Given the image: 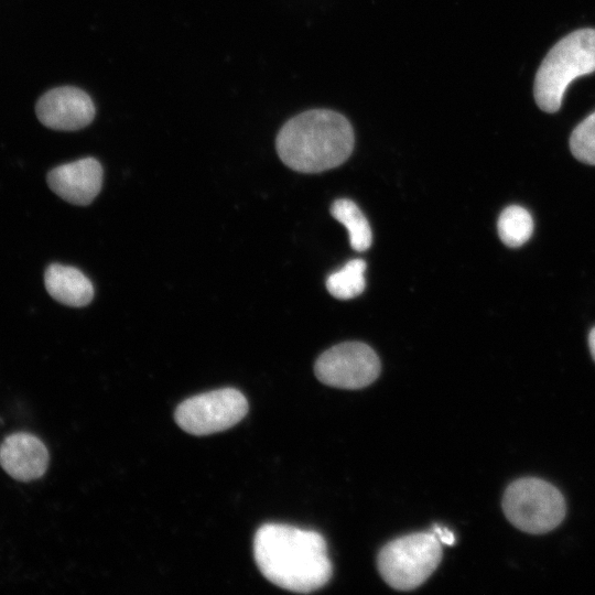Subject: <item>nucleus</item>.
<instances>
[{
    "mask_svg": "<svg viewBox=\"0 0 595 595\" xmlns=\"http://www.w3.org/2000/svg\"><path fill=\"white\" fill-rule=\"evenodd\" d=\"M253 556L269 582L295 593L323 587L333 572L324 538L286 524L260 527L253 539Z\"/></svg>",
    "mask_w": 595,
    "mask_h": 595,
    "instance_id": "1",
    "label": "nucleus"
},
{
    "mask_svg": "<svg viewBox=\"0 0 595 595\" xmlns=\"http://www.w3.org/2000/svg\"><path fill=\"white\" fill-rule=\"evenodd\" d=\"M355 134L348 119L329 109H311L286 121L275 139L281 161L302 173H318L343 164Z\"/></svg>",
    "mask_w": 595,
    "mask_h": 595,
    "instance_id": "2",
    "label": "nucleus"
},
{
    "mask_svg": "<svg viewBox=\"0 0 595 595\" xmlns=\"http://www.w3.org/2000/svg\"><path fill=\"white\" fill-rule=\"evenodd\" d=\"M595 72V30L582 29L560 40L542 61L534 79V98L543 111L560 109L573 79Z\"/></svg>",
    "mask_w": 595,
    "mask_h": 595,
    "instance_id": "3",
    "label": "nucleus"
},
{
    "mask_svg": "<svg viewBox=\"0 0 595 595\" xmlns=\"http://www.w3.org/2000/svg\"><path fill=\"white\" fill-rule=\"evenodd\" d=\"M442 559V543L432 531L408 534L387 543L377 558L382 580L398 591L421 586Z\"/></svg>",
    "mask_w": 595,
    "mask_h": 595,
    "instance_id": "4",
    "label": "nucleus"
},
{
    "mask_svg": "<svg viewBox=\"0 0 595 595\" xmlns=\"http://www.w3.org/2000/svg\"><path fill=\"white\" fill-rule=\"evenodd\" d=\"M506 518L519 530L541 534L556 528L566 512L562 494L538 478H521L511 483L502 498Z\"/></svg>",
    "mask_w": 595,
    "mask_h": 595,
    "instance_id": "5",
    "label": "nucleus"
},
{
    "mask_svg": "<svg viewBox=\"0 0 595 595\" xmlns=\"http://www.w3.org/2000/svg\"><path fill=\"white\" fill-rule=\"evenodd\" d=\"M247 412L246 397L237 389L223 388L186 399L177 405L174 418L185 432L208 435L236 425Z\"/></svg>",
    "mask_w": 595,
    "mask_h": 595,
    "instance_id": "6",
    "label": "nucleus"
},
{
    "mask_svg": "<svg viewBox=\"0 0 595 595\" xmlns=\"http://www.w3.org/2000/svg\"><path fill=\"white\" fill-rule=\"evenodd\" d=\"M374 349L360 342H347L325 350L315 361L314 372L324 385L339 389H360L380 374Z\"/></svg>",
    "mask_w": 595,
    "mask_h": 595,
    "instance_id": "7",
    "label": "nucleus"
},
{
    "mask_svg": "<svg viewBox=\"0 0 595 595\" xmlns=\"http://www.w3.org/2000/svg\"><path fill=\"white\" fill-rule=\"evenodd\" d=\"M41 123L54 130L74 131L88 126L95 117L91 98L82 89L62 86L46 91L35 105Z\"/></svg>",
    "mask_w": 595,
    "mask_h": 595,
    "instance_id": "8",
    "label": "nucleus"
},
{
    "mask_svg": "<svg viewBox=\"0 0 595 595\" xmlns=\"http://www.w3.org/2000/svg\"><path fill=\"white\" fill-rule=\"evenodd\" d=\"M47 185L64 201L79 206L90 204L102 185V167L91 156L58 165L47 174Z\"/></svg>",
    "mask_w": 595,
    "mask_h": 595,
    "instance_id": "9",
    "label": "nucleus"
},
{
    "mask_svg": "<svg viewBox=\"0 0 595 595\" xmlns=\"http://www.w3.org/2000/svg\"><path fill=\"white\" fill-rule=\"evenodd\" d=\"M44 443L28 432L7 436L0 445V465L7 474L20 482H30L44 475L48 465Z\"/></svg>",
    "mask_w": 595,
    "mask_h": 595,
    "instance_id": "10",
    "label": "nucleus"
},
{
    "mask_svg": "<svg viewBox=\"0 0 595 595\" xmlns=\"http://www.w3.org/2000/svg\"><path fill=\"white\" fill-rule=\"evenodd\" d=\"M44 284L54 300L67 306H86L94 298L90 280L71 266L50 264L44 273Z\"/></svg>",
    "mask_w": 595,
    "mask_h": 595,
    "instance_id": "11",
    "label": "nucleus"
},
{
    "mask_svg": "<svg viewBox=\"0 0 595 595\" xmlns=\"http://www.w3.org/2000/svg\"><path fill=\"white\" fill-rule=\"evenodd\" d=\"M332 216L344 225L354 250L366 251L372 242L369 223L359 207L350 199H336L331 206Z\"/></svg>",
    "mask_w": 595,
    "mask_h": 595,
    "instance_id": "12",
    "label": "nucleus"
},
{
    "mask_svg": "<svg viewBox=\"0 0 595 595\" xmlns=\"http://www.w3.org/2000/svg\"><path fill=\"white\" fill-rule=\"evenodd\" d=\"M497 229L499 238L506 246L517 248L530 239L533 219L524 207L511 205L500 213Z\"/></svg>",
    "mask_w": 595,
    "mask_h": 595,
    "instance_id": "13",
    "label": "nucleus"
},
{
    "mask_svg": "<svg viewBox=\"0 0 595 595\" xmlns=\"http://www.w3.org/2000/svg\"><path fill=\"white\" fill-rule=\"evenodd\" d=\"M366 262L361 259L348 261L326 280L328 292L336 299L348 300L364 292L366 288Z\"/></svg>",
    "mask_w": 595,
    "mask_h": 595,
    "instance_id": "14",
    "label": "nucleus"
},
{
    "mask_svg": "<svg viewBox=\"0 0 595 595\" xmlns=\"http://www.w3.org/2000/svg\"><path fill=\"white\" fill-rule=\"evenodd\" d=\"M570 148L577 160L595 165V111L573 130Z\"/></svg>",
    "mask_w": 595,
    "mask_h": 595,
    "instance_id": "15",
    "label": "nucleus"
},
{
    "mask_svg": "<svg viewBox=\"0 0 595 595\" xmlns=\"http://www.w3.org/2000/svg\"><path fill=\"white\" fill-rule=\"evenodd\" d=\"M432 532L442 544H445V545L455 544V541H456L455 536L448 528L435 524L432 528Z\"/></svg>",
    "mask_w": 595,
    "mask_h": 595,
    "instance_id": "16",
    "label": "nucleus"
},
{
    "mask_svg": "<svg viewBox=\"0 0 595 595\" xmlns=\"http://www.w3.org/2000/svg\"><path fill=\"white\" fill-rule=\"evenodd\" d=\"M588 346H589L591 354L595 360V327H593L592 331L589 332Z\"/></svg>",
    "mask_w": 595,
    "mask_h": 595,
    "instance_id": "17",
    "label": "nucleus"
}]
</instances>
